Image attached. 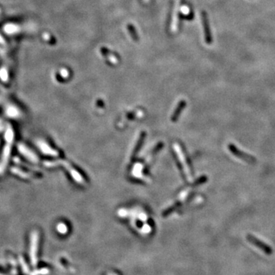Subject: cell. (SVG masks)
Masks as SVG:
<instances>
[{
	"label": "cell",
	"mask_w": 275,
	"mask_h": 275,
	"mask_svg": "<svg viewBox=\"0 0 275 275\" xmlns=\"http://www.w3.org/2000/svg\"><path fill=\"white\" fill-rule=\"evenodd\" d=\"M228 149L231 151L232 154L233 155L235 156L238 158L241 159V160H244L246 163L248 164H255L257 162V159L255 157L251 155V154H247L246 152H244V151H241L240 149L237 148L235 145L233 144H229L228 145Z\"/></svg>",
	"instance_id": "obj_1"
},
{
	"label": "cell",
	"mask_w": 275,
	"mask_h": 275,
	"mask_svg": "<svg viewBox=\"0 0 275 275\" xmlns=\"http://www.w3.org/2000/svg\"><path fill=\"white\" fill-rule=\"evenodd\" d=\"M247 239L249 242H251V244H253L254 245H255L256 247H258V248H260L262 251L265 253L267 254H271L273 252V250L271 248V246L267 245L266 243L263 242L262 241H261L260 239H258V238L254 237L252 235H247Z\"/></svg>",
	"instance_id": "obj_2"
},
{
	"label": "cell",
	"mask_w": 275,
	"mask_h": 275,
	"mask_svg": "<svg viewBox=\"0 0 275 275\" xmlns=\"http://www.w3.org/2000/svg\"><path fill=\"white\" fill-rule=\"evenodd\" d=\"M180 0H174V7H173L172 21L171 24V32L172 33H176L178 29V9Z\"/></svg>",
	"instance_id": "obj_3"
},
{
	"label": "cell",
	"mask_w": 275,
	"mask_h": 275,
	"mask_svg": "<svg viewBox=\"0 0 275 275\" xmlns=\"http://www.w3.org/2000/svg\"><path fill=\"white\" fill-rule=\"evenodd\" d=\"M202 18H203V28H204V34L206 41L208 44H210V42H211V35H210L209 32V22L208 19H207L206 14L204 12L202 14Z\"/></svg>",
	"instance_id": "obj_4"
},
{
	"label": "cell",
	"mask_w": 275,
	"mask_h": 275,
	"mask_svg": "<svg viewBox=\"0 0 275 275\" xmlns=\"http://www.w3.org/2000/svg\"><path fill=\"white\" fill-rule=\"evenodd\" d=\"M101 51H102V54H103L104 56H106V58H107V59L109 60V62H111L112 64H115L118 63V59H117V58H115L113 55H112V54L109 53V52L106 50V48L103 47L101 50Z\"/></svg>",
	"instance_id": "obj_5"
},
{
	"label": "cell",
	"mask_w": 275,
	"mask_h": 275,
	"mask_svg": "<svg viewBox=\"0 0 275 275\" xmlns=\"http://www.w3.org/2000/svg\"><path fill=\"white\" fill-rule=\"evenodd\" d=\"M128 28H129V32H130L132 38L135 40H138V35L136 34V32H135V28H134L132 24H129V25H128Z\"/></svg>",
	"instance_id": "obj_6"
},
{
	"label": "cell",
	"mask_w": 275,
	"mask_h": 275,
	"mask_svg": "<svg viewBox=\"0 0 275 275\" xmlns=\"http://www.w3.org/2000/svg\"><path fill=\"white\" fill-rule=\"evenodd\" d=\"M180 12H181V13L183 15H189L190 14V9L187 6H186V5H183L180 8Z\"/></svg>",
	"instance_id": "obj_7"
},
{
	"label": "cell",
	"mask_w": 275,
	"mask_h": 275,
	"mask_svg": "<svg viewBox=\"0 0 275 275\" xmlns=\"http://www.w3.org/2000/svg\"><path fill=\"white\" fill-rule=\"evenodd\" d=\"M144 1H145V2H148V0H144Z\"/></svg>",
	"instance_id": "obj_8"
}]
</instances>
